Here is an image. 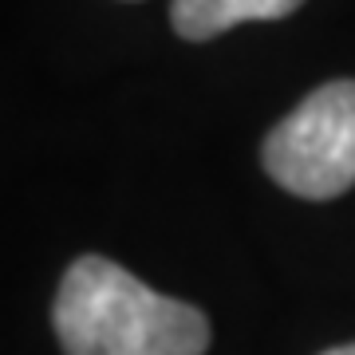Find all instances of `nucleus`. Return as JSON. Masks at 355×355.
Wrapping results in <instances>:
<instances>
[{
	"label": "nucleus",
	"instance_id": "1",
	"mask_svg": "<svg viewBox=\"0 0 355 355\" xmlns=\"http://www.w3.org/2000/svg\"><path fill=\"white\" fill-rule=\"evenodd\" d=\"M55 336L67 355H205L209 320L162 296L107 257H79L55 292Z\"/></svg>",
	"mask_w": 355,
	"mask_h": 355
},
{
	"label": "nucleus",
	"instance_id": "4",
	"mask_svg": "<svg viewBox=\"0 0 355 355\" xmlns=\"http://www.w3.org/2000/svg\"><path fill=\"white\" fill-rule=\"evenodd\" d=\"M324 355H355V343H343V347H331V352H324Z\"/></svg>",
	"mask_w": 355,
	"mask_h": 355
},
{
	"label": "nucleus",
	"instance_id": "3",
	"mask_svg": "<svg viewBox=\"0 0 355 355\" xmlns=\"http://www.w3.org/2000/svg\"><path fill=\"white\" fill-rule=\"evenodd\" d=\"M304 0H174L170 4V24L182 40L202 44L221 32L249 20H284L300 8Z\"/></svg>",
	"mask_w": 355,
	"mask_h": 355
},
{
	"label": "nucleus",
	"instance_id": "2",
	"mask_svg": "<svg viewBox=\"0 0 355 355\" xmlns=\"http://www.w3.org/2000/svg\"><path fill=\"white\" fill-rule=\"evenodd\" d=\"M265 170L280 190L328 202L355 186V79L316 87L265 139Z\"/></svg>",
	"mask_w": 355,
	"mask_h": 355
}]
</instances>
